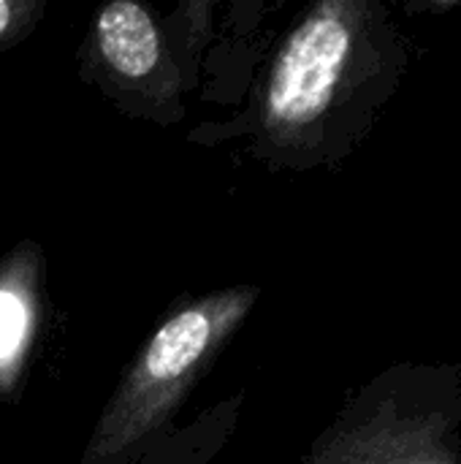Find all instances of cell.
I'll return each instance as SVG.
<instances>
[{
  "mask_svg": "<svg viewBox=\"0 0 461 464\" xmlns=\"http://www.w3.org/2000/svg\"><path fill=\"white\" fill-rule=\"evenodd\" d=\"M361 49L356 5L326 0L310 8L253 79L247 98L226 120H206L187 133L190 144H239V155L269 171H299L323 163L345 114Z\"/></svg>",
  "mask_w": 461,
  "mask_h": 464,
  "instance_id": "6da1fadb",
  "label": "cell"
},
{
  "mask_svg": "<svg viewBox=\"0 0 461 464\" xmlns=\"http://www.w3.org/2000/svg\"><path fill=\"white\" fill-rule=\"evenodd\" d=\"M261 285L234 283L168 304L125 364L79 464H128L171 427L193 389L212 372L258 304Z\"/></svg>",
  "mask_w": 461,
  "mask_h": 464,
  "instance_id": "7a4b0ae2",
  "label": "cell"
},
{
  "mask_svg": "<svg viewBox=\"0 0 461 464\" xmlns=\"http://www.w3.org/2000/svg\"><path fill=\"white\" fill-rule=\"evenodd\" d=\"M79 79L128 120L174 128L193 92L166 11L141 0H109L90 16L76 49Z\"/></svg>",
  "mask_w": 461,
  "mask_h": 464,
  "instance_id": "3957f363",
  "label": "cell"
},
{
  "mask_svg": "<svg viewBox=\"0 0 461 464\" xmlns=\"http://www.w3.org/2000/svg\"><path fill=\"white\" fill-rule=\"evenodd\" d=\"M43 247L19 239L0 256V402L24 394L30 359L46 318Z\"/></svg>",
  "mask_w": 461,
  "mask_h": 464,
  "instance_id": "277c9868",
  "label": "cell"
},
{
  "mask_svg": "<svg viewBox=\"0 0 461 464\" xmlns=\"http://www.w3.org/2000/svg\"><path fill=\"white\" fill-rule=\"evenodd\" d=\"M247 392H234L201 411L185 427H171L149 451L128 464H209L239 427Z\"/></svg>",
  "mask_w": 461,
  "mask_h": 464,
  "instance_id": "5b68a950",
  "label": "cell"
},
{
  "mask_svg": "<svg viewBox=\"0 0 461 464\" xmlns=\"http://www.w3.org/2000/svg\"><path fill=\"white\" fill-rule=\"evenodd\" d=\"M46 8V0H0V54L30 38Z\"/></svg>",
  "mask_w": 461,
  "mask_h": 464,
  "instance_id": "8992f818",
  "label": "cell"
}]
</instances>
